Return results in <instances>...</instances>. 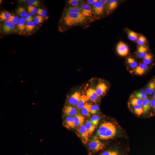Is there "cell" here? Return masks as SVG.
Masks as SVG:
<instances>
[{"label":"cell","mask_w":155,"mask_h":155,"mask_svg":"<svg viewBox=\"0 0 155 155\" xmlns=\"http://www.w3.org/2000/svg\"><path fill=\"white\" fill-rule=\"evenodd\" d=\"M89 20L82 13L64 12L61 22L64 26L67 29L84 24Z\"/></svg>","instance_id":"1"},{"label":"cell","mask_w":155,"mask_h":155,"mask_svg":"<svg viewBox=\"0 0 155 155\" xmlns=\"http://www.w3.org/2000/svg\"><path fill=\"white\" fill-rule=\"evenodd\" d=\"M117 133V128L113 123L105 121L100 125L97 132L96 136L100 139L107 140L114 137Z\"/></svg>","instance_id":"2"},{"label":"cell","mask_w":155,"mask_h":155,"mask_svg":"<svg viewBox=\"0 0 155 155\" xmlns=\"http://www.w3.org/2000/svg\"><path fill=\"white\" fill-rule=\"evenodd\" d=\"M106 148L105 144L101 142L96 136H95L91 139L88 144V154L92 155L103 150Z\"/></svg>","instance_id":"3"},{"label":"cell","mask_w":155,"mask_h":155,"mask_svg":"<svg viewBox=\"0 0 155 155\" xmlns=\"http://www.w3.org/2000/svg\"><path fill=\"white\" fill-rule=\"evenodd\" d=\"M92 10V20H97L102 17L106 13L105 7L99 0L91 5Z\"/></svg>","instance_id":"4"},{"label":"cell","mask_w":155,"mask_h":155,"mask_svg":"<svg viewBox=\"0 0 155 155\" xmlns=\"http://www.w3.org/2000/svg\"><path fill=\"white\" fill-rule=\"evenodd\" d=\"M103 150L98 155H127V154L126 150L120 148H111Z\"/></svg>","instance_id":"5"},{"label":"cell","mask_w":155,"mask_h":155,"mask_svg":"<svg viewBox=\"0 0 155 155\" xmlns=\"http://www.w3.org/2000/svg\"><path fill=\"white\" fill-rule=\"evenodd\" d=\"M79 6L82 10V13L89 20H92V10L91 6L82 1Z\"/></svg>","instance_id":"6"},{"label":"cell","mask_w":155,"mask_h":155,"mask_svg":"<svg viewBox=\"0 0 155 155\" xmlns=\"http://www.w3.org/2000/svg\"><path fill=\"white\" fill-rule=\"evenodd\" d=\"M77 134L83 143L86 144L88 141L89 134L83 124L79 127L77 131Z\"/></svg>","instance_id":"7"},{"label":"cell","mask_w":155,"mask_h":155,"mask_svg":"<svg viewBox=\"0 0 155 155\" xmlns=\"http://www.w3.org/2000/svg\"><path fill=\"white\" fill-rule=\"evenodd\" d=\"M116 49L118 54L122 56H126L129 53V49L127 46L122 41H119L117 44Z\"/></svg>","instance_id":"8"},{"label":"cell","mask_w":155,"mask_h":155,"mask_svg":"<svg viewBox=\"0 0 155 155\" xmlns=\"http://www.w3.org/2000/svg\"><path fill=\"white\" fill-rule=\"evenodd\" d=\"M118 1L117 0H109L105 7L106 15H109L115 10L118 5Z\"/></svg>","instance_id":"9"},{"label":"cell","mask_w":155,"mask_h":155,"mask_svg":"<svg viewBox=\"0 0 155 155\" xmlns=\"http://www.w3.org/2000/svg\"><path fill=\"white\" fill-rule=\"evenodd\" d=\"M63 112L66 116H74L78 114L76 109L70 105H67L64 106Z\"/></svg>","instance_id":"10"},{"label":"cell","mask_w":155,"mask_h":155,"mask_svg":"<svg viewBox=\"0 0 155 155\" xmlns=\"http://www.w3.org/2000/svg\"><path fill=\"white\" fill-rule=\"evenodd\" d=\"M89 100L92 102H96L98 100L99 96L96 90L90 88L86 91V96Z\"/></svg>","instance_id":"11"},{"label":"cell","mask_w":155,"mask_h":155,"mask_svg":"<svg viewBox=\"0 0 155 155\" xmlns=\"http://www.w3.org/2000/svg\"><path fill=\"white\" fill-rule=\"evenodd\" d=\"M148 68V65L143 63H141L134 69V73L136 75H141L144 73Z\"/></svg>","instance_id":"12"},{"label":"cell","mask_w":155,"mask_h":155,"mask_svg":"<svg viewBox=\"0 0 155 155\" xmlns=\"http://www.w3.org/2000/svg\"><path fill=\"white\" fill-rule=\"evenodd\" d=\"M81 96L79 92H74L68 98V103L72 106L77 105Z\"/></svg>","instance_id":"13"},{"label":"cell","mask_w":155,"mask_h":155,"mask_svg":"<svg viewBox=\"0 0 155 155\" xmlns=\"http://www.w3.org/2000/svg\"><path fill=\"white\" fill-rule=\"evenodd\" d=\"M15 25L12 22L7 21H5L2 26L3 31L7 33L13 32L15 28Z\"/></svg>","instance_id":"14"},{"label":"cell","mask_w":155,"mask_h":155,"mask_svg":"<svg viewBox=\"0 0 155 155\" xmlns=\"http://www.w3.org/2000/svg\"><path fill=\"white\" fill-rule=\"evenodd\" d=\"M148 47L147 46H140L137 48V55L140 58L143 59L148 53Z\"/></svg>","instance_id":"15"},{"label":"cell","mask_w":155,"mask_h":155,"mask_svg":"<svg viewBox=\"0 0 155 155\" xmlns=\"http://www.w3.org/2000/svg\"><path fill=\"white\" fill-rule=\"evenodd\" d=\"M63 124L64 126L67 129L75 127L73 118L71 116H66L63 121Z\"/></svg>","instance_id":"16"},{"label":"cell","mask_w":155,"mask_h":155,"mask_svg":"<svg viewBox=\"0 0 155 155\" xmlns=\"http://www.w3.org/2000/svg\"><path fill=\"white\" fill-rule=\"evenodd\" d=\"M73 118L75 127H79L83 124L85 117L82 115L78 113L74 116Z\"/></svg>","instance_id":"17"},{"label":"cell","mask_w":155,"mask_h":155,"mask_svg":"<svg viewBox=\"0 0 155 155\" xmlns=\"http://www.w3.org/2000/svg\"><path fill=\"white\" fill-rule=\"evenodd\" d=\"M107 87L104 83H100L97 86L95 89L99 96L102 95L106 91Z\"/></svg>","instance_id":"18"},{"label":"cell","mask_w":155,"mask_h":155,"mask_svg":"<svg viewBox=\"0 0 155 155\" xmlns=\"http://www.w3.org/2000/svg\"><path fill=\"white\" fill-rule=\"evenodd\" d=\"M64 12L72 13H82V10L79 6H67L65 8Z\"/></svg>","instance_id":"19"},{"label":"cell","mask_w":155,"mask_h":155,"mask_svg":"<svg viewBox=\"0 0 155 155\" xmlns=\"http://www.w3.org/2000/svg\"><path fill=\"white\" fill-rule=\"evenodd\" d=\"M88 100L86 96H81L79 102L76 105L77 109L79 110L82 109Z\"/></svg>","instance_id":"20"},{"label":"cell","mask_w":155,"mask_h":155,"mask_svg":"<svg viewBox=\"0 0 155 155\" xmlns=\"http://www.w3.org/2000/svg\"><path fill=\"white\" fill-rule=\"evenodd\" d=\"M92 105L90 103H86L82 109V115L84 117H88L90 115L91 108Z\"/></svg>","instance_id":"21"},{"label":"cell","mask_w":155,"mask_h":155,"mask_svg":"<svg viewBox=\"0 0 155 155\" xmlns=\"http://www.w3.org/2000/svg\"><path fill=\"white\" fill-rule=\"evenodd\" d=\"M26 21L24 18L21 17L19 19L17 26L19 31L21 33L25 30Z\"/></svg>","instance_id":"22"},{"label":"cell","mask_w":155,"mask_h":155,"mask_svg":"<svg viewBox=\"0 0 155 155\" xmlns=\"http://www.w3.org/2000/svg\"><path fill=\"white\" fill-rule=\"evenodd\" d=\"M150 100L146 98L142 100V105L144 110V113H147L149 111L150 107Z\"/></svg>","instance_id":"23"},{"label":"cell","mask_w":155,"mask_h":155,"mask_svg":"<svg viewBox=\"0 0 155 155\" xmlns=\"http://www.w3.org/2000/svg\"><path fill=\"white\" fill-rule=\"evenodd\" d=\"M85 126L89 135L92 134L96 127L92 123L90 120H87L86 121Z\"/></svg>","instance_id":"24"},{"label":"cell","mask_w":155,"mask_h":155,"mask_svg":"<svg viewBox=\"0 0 155 155\" xmlns=\"http://www.w3.org/2000/svg\"><path fill=\"white\" fill-rule=\"evenodd\" d=\"M155 89V82L154 81L150 82L146 88L145 91L147 94H152Z\"/></svg>","instance_id":"25"},{"label":"cell","mask_w":155,"mask_h":155,"mask_svg":"<svg viewBox=\"0 0 155 155\" xmlns=\"http://www.w3.org/2000/svg\"><path fill=\"white\" fill-rule=\"evenodd\" d=\"M134 97L140 99L142 100L147 98V94L145 90H142L135 92L134 95Z\"/></svg>","instance_id":"26"},{"label":"cell","mask_w":155,"mask_h":155,"mask_svg":"<svg viewBox=\"0 0 155 155\" xmlns=\"http://www.w3.org/2000/svg\"><path fill=\"white\" fill-rule=\"evenodd\" d=\"M36 24L34 21L27 22L25 25V31L30 32L33 31L35 28Z\"/></svg>","instance_id":"27"},{"label":"cell","mask_w":155,"mask_h":155,"mask_svg":"<svg viewBox=\"0 0 155 155\" xmlns=\"http://www.w3.org/2000/svg\"><path fill=\"white\" fill-rule=\"evenodd\" d=\"M127 33L129 39L130 40H137L138 38V34L136 32L130 30H128Z\"/></svg>","instance_id":"28"},{"label":"cell","mask_w":155,"mask_h":155,"mask_svg":"<svg viewBox=\"0 0 155 155\" xmlns=\"http://www.w3.org/2000/svg\"><path fill=\"white\" fill-rule=\"evenodd\" d=\"M11 16L10 13L8 11H2L1 12L0 14V21H9L10 19Z\"/></svg>","instance_id":"29"},{"label":"cell","mask_w":155,"mask_h":155,"mask_svg":"<svg viewBox=\"0 0 155 155\" xmlns=\"http://www.w3.org/2000/svg\"><path fill=\"white\" fill-rule=\"evenodd\" d=\"M127 62L130 67L134 69L138 65L136 61L131 57H128L127 59Z\"/></svg>","instance_id":"30"},{"label":"cell","mask_w":155,"mask_h":155,"mask_svg":"<svg viewBox=\"0 0 155 155\" xmlns=\"http://www.w3.org/2000/svg\"><path fill=\"white\" fill-rule=\"evenodd\" d=\"M133 106L135 113L138 115H141L144 113V110L142 105H136Z\"/></svg>","instance_id":"31"},{"label":"cell","mask_w":155,"mask_h":155,"mask_svg":"<svg viewBox=\"0 0 155 155\" xmlns=\"http://www.w3.org/2000/svg\"><path fill=\"white\" fill-rule=\"evenodd\" d=\"M16 13L22 17H25L27 14V12L25 9L22 7H19L16 11Z\"/></svg>","instance_id":"32"},{"label":"cell","mask_w":155,"mask_h":155,"mask_svg":"<svg viewBox=\"0 0 155 155\" xmlns=\"http://www.w3.org/2000/svg\"><path fill=\"white\" fill-rule=\"evenodd\" d=\"M152 59V56L151 54L148 53L143 59V63L147 65L151 63Z\"/></svg>","instance_id":"33"},{"label":"cell","mask_w":155,"mask_h":155,"mask_svg":"<svg viewBox=\"0 0 155 155\" xmlns=\"http://www.w3.org/2000/svg\"><path fill=\"white\" fill-rule=\"evenodd\" d=\"M146 42V38L143 35L139 36L137 40V42L139 46L145 45Z\"/></svg>","instance_id":"34"},{"label":"cell","mask_w":155,"mask_h":155,"mask_svg":"<svg viewBox=\"0 0 155 155\" xmlns=\"http://www.w3.org/2000/svg\"><path fill=\"white\" fill-rule=\"evenodd\" d=\"M82 1L79 0H69L67 1L68 6H79Z\"/></svg>","instance_id":"35"},{"label":"cell","mask_w":155,"mask_h":155,"mask_svg":"<svg viewBox=\"0 0 155 155\" xmlns=\"http://www.w3.org/2000/svg\"><path fill=\"white\" fill-rule=\"evenodd\" d=\"M100 117L99 116L94 115L92 117L90 120L92 123L96 127L98 123Z\"/></svg>","instance_id":"36"},{"label":"cell","mask_w":155,"mask_h":155,"mask_svg":"<svg viewBox=\"0 0 155 155\" xmlns=\"http://www.w3.org/2000/svg\"><path fill=\"white\" fill-rule=\"evenodd\" d=\"M142 100L134 97L131 99L130 102L131 104L134 106L136 105H142Z\"/></svg>","instance_id":"37"},{"label":"cell","mask_w":155,"mask_h":155,"mask_svg":"<svg viewBox=\"0 0 155 155\" xmlns=\"http://www.w3.org/2000/svg\"><path fill=\"white\" fill-rule=\"evenodd\" d=\"M44 18L38 15L36 16L34 18V22L36 24H39L43 22Z\"/></svg>","instance_id":"38"},{"label":"cell","mask_w":155,"mask_h":155,"mask_svg":"<svg viewBox=\"0 0 155 155\" xmlns=\"http://www.w3.org/2000/svg\"><path fill=\"white\" fill-rule=\"evenodd\" d=\"M99 110V106L98 105L95 104L92 105L90 114H95L98 112Z\"/></svg>","instance_id":"39"},{"label":"cell","mask_w":155,"mask_h":155,"mask_svg":"<svg viewBox=\"0 0 155 155\" xmlns=\"http://www.w3.org/2000/svg\"><path fill=\"white\" fill-rule=\"evenodd\" d=\"M28 12L32 15H34L37 13L38 9L34 6H28Z\"/></svg>","instance_id":"40"},{"label":"cell","mask_w":155,"mask_h":155,"mask_svg":"<svg viewBox=\"0 0 155 155\" xmlns=\"http://www.w3.org/2000/svg\"><path fill=\"white\" fill-rule=\"evenodd\" d=\"M38 14L42 17H46L47 15V11L45 9L39 8L38 9Z\"/></svg>","instance_id":"41"},{"label":"cell","mask_w":155,"mask_h":155,"mask_svg":"<svg viewBox=\"0 0 155 155\" xmlns=\"http://www.w3.org/2000/svg\"><path fill=\"white\" fill-rule=\"evenodd\" d=\"M40 2L37 0H31L28 3V6H38L39 5Z\"/></svg>","instance_id":"42"},{"label":"cell","mask_w":155,"mask_h":155,"mask_svg":"<svg viewBox=\"0 0 155 155\" xmlns=\"http://www.w3.org/2000/svg\"><path fill=\"white\" fill-rule=\"evenodd\" d=\"M19 20V19L18 16L11 15L9 21L13 23L14 25H16L18 24Z\"/></svg>","instance_id":"43"},{"label":"cell","mask_w":155,"mask_h":155,"mask_svg":"<svg viewBox=\"0 0 155 155\" xmlns=\"http://www.w3.org/2000/svg\"><path fill=\"white\" fill-rule=\"evenodd\" d=\"M32 15L30 13H28L24 17L25 20L27 22L33 21V18Z\"/></svg>","instance_id":"44"},{"label":"cell","mask_w":155,"mask_h":155,"mask_svg":"<svg viewBox=\"0 0 155 155\" xmlns=\"http://www.w3.org/2000/svg\"><path fill=\"white\" fill-rule=\"evenodd\" d=\"M150 105L151 107L155 110V98H153L150 100Z\"/></svg>","instance_id":"45"},{"label":"cell","mask_w":155,"mask_h":155,"mask_svg":"<svg viewBox=\"0 0 155 155\" xmlns=\"http://www.w3.org/2000/svg\"><path fill=\"white\" fill-rule=\"evenodd\" d=\"M97 0H88L85 2L86 3L90 5H92L94 4Z\"/></svg>","instance_id":"46"},{"label":"cell","mask_w":155,"mask_h":155,"mask_svg":"<svg viewBox=\"0 0 155 155\" xmlns=\"http://www.w3.org/2000/svg\"><path fill=\"white\" fill-rule=\"evenodd\" d=\"M108 1L107 0H99V1L105 7V8L106 6Z\"/></svg>","instance_id":"47"},{"label":"cell","mask_w":155,"mask_h":155,"mask_svg":"<svg viewBox=\"0 0 155 155\" xmlns=\"http://www.w3.org/2000/svg\"><path fill=\"white\" fill-rule=\"evenodd\" d=\"M153 97L154 98H155V93L153 95Z\"/></svg>","instance_id":"48"},{"label":"cell","mask_w":155,"mask_h":155,"mask_svg":"<svg viewBox=\"0 0 155 155\" xmlns=\"http://www.w3.org/2000/svg\"><path fill=\"white\" fill-rule=\"evenodd\" d=\"M154 92H155V90H154Z\"/></svg>","instance_id":"49"}]
</instances>
